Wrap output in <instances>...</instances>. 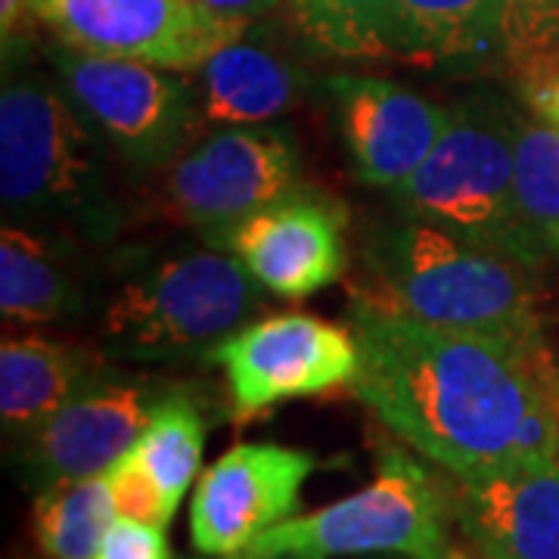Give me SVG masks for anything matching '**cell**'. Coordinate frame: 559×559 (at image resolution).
I'll use <instances>...</instances> for the list:
<instances>
[{
	"instance_id": "cell-1",
	"label": "cell",
	"mask_w": 559,
	"mask_h": 559,
	"mask_svg": "<svg viewBox=\"0 0 559 559\" xmlns=\"http://www.w3.org/2000/svg\"><path fill=\"white\" fill-rule=\"evenodd\" d=\"M348 392L448 476L559 460V364L547 342L448 330L355 299Z\"/></svg>"
},
{
	"instance_id": "cell-2",
	"label": "cell",
	"mask_w": 559,
	"mask_h": 559,
	"mask_svg": "<svg viewBox=\"0 0 559 559\" xmlns=\"http://www.w3.org/2000/svg\"><path fill=\"white\" fill-rule=\"evenodd\" d=\"M364 267L373 289L360 299L380 308L448 330L544 342L538 271L436 224L401 212L370 224Z\"/></svg>"
},
{
	"instance_id": "cell-3",
	"label": "cell",
	"mask_w": 559,
	"mask_h": 559,
	"mask_svg": "<svg viewBox=\"0 0 559 559\" xmlns=\"http://www.w3.org/2000/svg\"><path fill=\"white\" fill-rule=\"evenodd\" d=\"M103 146L60 81L22 69L7 72L0 94V200L7 215L91 242L112 240L121 205Z\"/></svg>"
},
{
	"instance_id": "cell-4",
	"label": "cell",
	"mask_w": 559,
	"mask_h": 559,
	"mask_svg": "<svg viewBox=\"0 0 559 559\" xmlns=\"http://www.w3.org/2000/svg\"><path fill=\"white\" fill-rule=\"evenodd\" d=\"M261 289L234 252L215 246L143 255L103 305L100 352L138 364L212 360L264 308Z\"/></svg>"
},
{
	"instance_id": "cell-5",
	"label": "cell",
	"mask_w": 559,
	"mask_h": 559,
	"mask_svg": "<svg viewBox=\"0 0 559 559\" xmlns=\"http://www.w3.org/2000/svg\"><path fill=\"white\" fill-rule=\"evenodd\" d=\"M513 124L516 109L491 94L457 103L432 153L392 193L401 215L436 224L538 271L547 255L516 200Z\"/></svg>"
},
{
	"instance_id": "cell-6",
	"label": "cell",
	"mask_w": 559,
	"mask_h": 559,
	"mask_svg": "<svg viewBox=\"0 0 559 559\" xmlns=\"http://www.w3.org/2000/svg\"><path fill=\"white\" fill-rule=\"evenodd\" d=\"M451 495L401 448L380 454L377 479L308 516H289L242 554L311 550L320 557H432L451 547Z\"/></svg>"
},
{
	"instance_id": "cell-7",
	"label": "cell",
	"mask_w": 559,
	"mask_h": 559,
	"mask_svg": "<svg viewBox=\"0 0 559 559\" xmlns=\"http://www.w3.org/2000/svg\"><path fill=\"white\" fill-rule=\"evenodd\" d=\"M47 60L62 94L100 140L138 168L178 156L193 131L197 91L171 69L53 44Z\"/></svg>"
},
{
	"instance_id": "cell-8",
	"label": "cell",
	"mask_w": 559,
	"mask_h": 559,
	"mask_svg": "<svg viewBox=\"0 0 559 559\" xmlns=\"http://www.w3.org/2000/svg\"><path fill=\"white\" fill-rule=\"evenodd\" d=\"M299 190V153L283 128H224L168 162L165 209L202 240H227L261 209Z\"/></svg>"
},
{
	"instance_id": "cell-9",
	"label": "cell",
	"mask_w": 559,
	"mask_h": 559,
	"mask_svg": "<svg viewBox=\"0 0 559 559\" xmlns=\"http://www.w3.org/2000/svg\"><path fill=\"white\" fill-rule=\"evenodd\" d=\"M28 13L72 47L171 72L202 69L246 32L197 0H28Z\"/></svg>"
},
{
	"instance_id": "cell-10",
	"label": "cell",
	"mask_w": 559,
	"mask_h": 559,
	"mask_svg": "<svg viewBox=\"0 0 559 559\" xmlns=\"http://www.w3.org/2000/svg\"><path fill=\"white\" fill-rule=\"evenodd\" d=\"M171 385L153 377H119L100 370L81 392L32 426L16 444V466L25 485L103 476L143 436Z\"/></svg>"
},
{
	"instance_id": "cell-11",
	"label": "cell",
	"mask_w": 559,
	"mask_h": 559,
	"mask_svg": "<svg viewBox=\"0 0 559 559\" xmlns=\"http://www.w3.org/2000/svg\"><path fill=\"white\" fill-rule=\"evenodd\" d=\"M221 364L234 407L252 417L280 401L311 399L358 373V340L352 326L314 314H274L252 320L212 355Z\"/></svg>"
},
{
	"instance_id": "cell-12",
	"label": "cell",
	"mask_w": 559,
	"mask_h": 559,
	"mask_svg": "<svg viewBox=\"0 0 559 559\" xmlns=\"http://www.w3.org/2000/svg\"><path fill=\"white\" fill-rule=\"evenodd\" d=\"M318 469L308 451L286 444H237L197 481L190 503L193 547L237 557L299 510L301 485Z\"/></svg>"
},
{
	"instance_id": "cell-13",
	"label": "cell",
	"mask_w": 559,
	"mask_h": 559,
	"mask_svg": "<svg viewBox=\"0 0 559 559\" xmlns=\"http://www.w3.org/2000/svg\"><path fill=\"white\" fill-rule=\"evenodd\" d=\"M326 91L352 175L377 190H395L411 178L451 121V109L395 81L333 75Z\"/></svg>"
},
{
	"instance_id": "cell-14",
	"label": "cell",
	"mask_w": 559,
	"mask_h": 559,
	"mask_svg": "<svg viewBox=\"0 0 559 559\" xmlns=\"http://www.w3.org/2000/svg\"><path fill=\"white\" fill-rule=\"evenodd\" d=\"M345 230L348 215L340 202L299 187L240 224L227 240V252L264 289L283 299H308L345 274Z\"/></svg>"
},
{
	"instance_id": "cell-15",
	"label": "cell",
	"mask_w": 559,
	"mask_h": 559,
	"mask_svg": "<svg viewBox=\"0 0 559 559\" xmlns=\"http://www.w3.org/2000/svg\"><path fill=\"white\" fill-rule=\"evenodd\" d=\"M448 495L481 559H559V460L451 476Z\"/></svg>"
},
{
	"instance_id": "cell-16",
	"label": "cell",
	"mask_w": 559,
	"mask_h": 559,
	"mask_svg": "<svg viewBox=\"0 0 559 559\" xmlns=\"http://www.w3.org/2000/svg\"><path fill=\"white\" fill-rule=\"evenodd\" d=\"M103 370L100 355L53 340H3L0 345V417L20 439L60 411Z\"/></svg>"
},
{
	"instance_id": "cell-17",
	"label": "cell",
	"mask_w": 559,
	"mask_h": 559,
	"mask_svg": "<svg viewBox=\"0 0 559 559\" xmlns=\"http://www.w3.org/2000/svg\"><path fill=\"white\" fill-rule=\"evenodd\" d=\"M299 94V72L255 40H230L200 69L202 119L224 128L267 124Z\"/></svg>"
},
{
	"instance_id": "cell-18",
	"label": "cell",
	"mask_w": 559,
	"mask_h": 559,
	"mask_svg": "<svg viewBox=\"0 0 559 559\" xmlns=\"http://www.w3.org/2000/svg\"><path fill=\"white\" fill-rule=\"evenodd\" d=\"M507 0H395V53L423 62L481 60L500 50Z\"/></svg>"
},
{
	"instance_id": "cell-19",
	"label": "cell",
	"mask_w": 559,
	"mask_h": 559,
	"mask_svg": "<svg viewBox=\"0 0 559 559\" xmlns=\"http://www.w3.org/2000/svg\"><path fill=\"white\" fill-rule=\"evenodd\" d=\"M0 311L20 323H53L84 311L79 280L60 249L20 224H3L0 234Z\"/></svg>"
},
{
	"instance_id": "cell-20",
	"label": "cell",
	"mask_w": 559,
	"mask_h": 559,
	"mask_svg": "<svg viewBox=\"0 0 559 559\" xmlns=\"http://www.w3.org/2000/svg\"><path fill=\"white\" fill-rule=\"evenodd\" d=\"M116 516L106 473L57 481L35 498V538L50 559H94Z\"/></svg>"
},
{
	"instance_id": "cell-21",
	"label": "cell",
	"mask_w": 559,
	"mask_h": 559,
	"mask_svg": "<svg viewBox=\"0 0 559 559\" xmlns=\"http://www.w3.org/2000/svg\"><path fill=\"white\" fill-rule=\"evenodd\" d=\"M202 448H205V417L200 404L183 389H171L156 407L138 444L128 451V457L156 485L165 503L178 510L183 491L200 473Z\"/></svg>"
},
{
	"instance_id": "cell-22",
	"label": "cell",
	"mask_w": 559,
	"mask_h": 559,
	"mask_svg": "<svg viewBox=\"0 0 559 559\" xmlns=\"http://www.w3.org/2000/svg\"><path fill=\"white\" fill-rule=\"evenodd\" d=\"M305 38L345 60L395 53V0H289Z\"/></svg>"
},
{
	"instance_id": "cell-23",
	"label": "cell",
	"mask_w": 559,
	"mask_h": 559,
	"mask_svg": "<svg viewBox=\"0 0 559 559\" xmlns=\"http://www.w3.org/2000/svg\"><path fill=\"white\" fill-rule=\"evenodd\" d=\"M516 200L547 259L559 255V128L516 109Z\"/></svg>"
},
{
	"instance_id": "cell-24",
	"label": "cell",
	"mask_w": 559,
	"mask_h": 559,
	"mask_svg": "<svg viewBox=\"0 0 559 559\" xmlns=\"http://www.w3.org/2000/svg\"><path fill=\"white\" fill-rule=\"evenodd\" d=\"M500 53L520 75L559 66V0H507Z\"/></svg>"
},
{
	"instance_id": "cell-25",
	"label": "cell",
	"mask_w": 559,
	"mask_h": 559,
	"mask_svg": "<svg viewBox=\"0 0 559 559\" xmlns=\"http://www.w3.org/2000/svg\"><path fill=\"white\" fill-rule=\"evenodd\" d=\"M106 479H109V488H112L119 516L153 522V525H168L171 516H175V510L165 503V498L156 491V485L140 473V466L128 454L106 473Z\"/></svg>"
},
{
	"instance_id": "cell-26",
	"label": "cell",
	"mask_w": 559,
	"mask_h": 559,
	"mask_svg": "<svg viewBox=\"0 0 559 559\" xmlns=\"http://www.w3.org/2000/svg\"><path fill=\"white\" fill-rule=\"evenodd\" d=\"M94 559H171L165 525L116 516Z\"/></svg>"
},
{
	"instance_id": "cell-27",
	"label": "cell",
	"mask_w": 559,
	"mask_h": 559,
	"mask_svg": "<svg viewBox=\"0 0 559 559\" xmlns=\"http://www.w3.org/2000/svg\"><path fill=\"white\" fill-rule=\"evenodd\" d=\"M520 79L522 103L528 106V112L559 128V66H547Z\"/></svg>"
},
{
	"instance_id": "cell-28",
	"label": "cell",
	"mask_w": 559,
	"mask_h": 559,
	"mask_svg": "<svg viewBox=\"0 0 559 559\" xmlns=\"http://www.w3.org/2000/svg\"><path fill=\"white\" fill-rule=\"evenodd\" d=\"M200 7H205L209 13L224 16V20L249 22L255 16H264L277 7V0H197Z\"/></svg>"
},
{
	"instance_id": "cell-29",
	"label": "cell",
	"mask_w": 559,
	"mask_h": 559,
	"mask_svg": "<svg viewBox=\"0 0 559 559\" xmlns=\"http://www.w3.org/2000/svg\"><path fill=\"white\" fill-rule=\"evenodd\" d=\"M28 13V0H0V32H3V53L20 32L22 16Z\"/></svg>"
},
{
	"instance_id": "cell-30",
	"label": "cell",
	"mask_w": 559,
	"mask_h": 559,
	"mask_svg": "<svg viewBox=\"0 0 559 559\" xmlns=\"http://www.w3.org/2000/svg\"><path fill=\"white\" fill-rule=\"evenodd\" d=\"M237 559H326V557L311 554V550H274V554H261V557H252V554H237Z\"/></svg>"
},
{
	"instance_id": "cell-31",
	"label": "cell",
	"mask_w": 559,
	"mask_h": 559,
	"mask_svg": "<svg viewBox=\"0 0 559 559\" xmlns=\"http://www.w3.org/2000/svg\"><path fill=\"white\" fill-rule=\"evenodd\" d=\"M389 559H481L479 554L476 557H469L466 550H460V547H448V550H441V554H432V557H389Z\"/></svg>"
},
{
	"instance_id": "cell-32",
	"label": "cell",
	"mask_w": 559,
	"mask_h": 559,
	"mask_svg": "<svg viewBox=\"0 0 559 559\" xmlns=\"http://www.w3.org/2000/svg\"><path fill=\"white\" fill-rule=\"evenodd\" d=\"M218 559H237V557H218Z\"/></svg>"
}]
</instances>
